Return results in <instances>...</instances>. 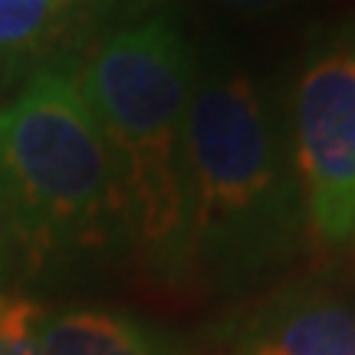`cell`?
<instances>
[{"label":"cell","instance_id":"obj_3","mask_svg":"<svg viewBox=\"0 0 355 355\" xmlns=\"http://www.w3.org/2000/svg\"><path fill=\"white\" fill-rule=\"evenodd\" d=\"M188 243L220 257L257 254L290 211L279 139L254 79L194 76L184 115Z\"/></svg>","mask_w":355,"mask_h":355},{"label":"cell","instance_id":"obj_9","mask_svg":"<svg viewBox=\"0 0 355 355\" xmlns=\"http://www.w3.org/2000/svg\"><path fill=\"white\" fill-rule=\"evenodd\" d=\"M13 243H17V234H13L10 214H7V204H3V198H0V277H3V273H7V266H10Z\"/></svg>","mask_w":355,"mask_h":355},{"label":"cell","instance_id":"obj_2","mask_svg":"<svg viewBox=\"0 0 355 355\" xmlns=\"http://www.w3.org/2000/svg\"><path fill=\"white\" fill-rule=\"evenodd\" d=\"M0 198L33 250L96 247L125 230L115 168L83 76L50 66L0 109Z\"/></svg>","mask_w":355,"mask_h":355},{"label":"cell","instance_id":"obj_7","mask_svg":"<svg viewBox=\"0 0 355 355\" xmlns=\"http://www.w3.org/2000/svg\"><path fill=\"white\" fill-rule=\"evenodd\" d=\"M73 0H0V60L24 63L60 30Z\"/></svg>","mask_w":355,"mask_h":355},{"label":"cell","instance_id":"obj_1","mask_svg":"<svg viewBox=\"0 0 355 355\" xmlns=\"http://www.w3.org/2000/svg\"><path fill=\"white\" fill-rule=\"evenodd\" d=\"M194 56L168 20L125 26L99 46L83 89L109 148L125 234L152 263L188 247L184 115Z\"/></svg>","mask_w":355,"mask_h":355},{"label":"cell","instance_id":"obj_5","mask_svg":"<svg viewBox=\"0 0 355 355\" xmlns=\"http://www.w3.org/2000/svg\"><path fill=\"white\" fill-rule=\"evenodd\" d=\"M247 355H355V309L332 300L293 306L257 336Z\"/></svg>","mask_w":355,"mask_h":355},{"label":"cell","instance_id":"obj_6","mask_svg":"<svg viewBox=\"0 0 355 355\" xmlns=\"http://www.w3.org/2000/svg\"><path fill=\"white\" fill-rule=\"evenodd\" d=\"M40 349L43 355H155L139 322L96 309H76L43 322Z\"/></svg>","mask_w":355,"mask_h":355},{"label":"cell","instance_id":"obj_8","mask_svg":"<svg viewBox=\"0 0 355 355\" xmlns=\"http://www.w3.org/2000/svg\"><path fill=\"white\" fill-rule=\"evenodd\" d=\"M43 313L24 296L0 293V355H43L40 349Z\"/></svg>","mask_w":355,"mask_h":355},{"label":"cell","instance_id":"obj_4","mask_svg":"<svg viewBox=\"0 0 355 355\" xmlns=\"http://www.w3.org/2000/svg\"><path fill=\"white\" fill-rule=\"evenodd\" d=\"M293 162L322 241H355V26L319 40L296 83Z\"/></svg>","mask_w":355,"mask_h":355},{"label":"cell","instance_id":"obj_10","mask_svg":"<svg viewBox=\"0 0 355 355\" xmlns=\"http://www.w3.org/2000/svg\"><path fill=\"white\" fill-rule=\"evenodd\" d=\"M220 3H227V7H234V10L263 13V10H277L279 3H286V0H220Z\"/></svg>","mask_w":355,"mask_h":355}]
</instances>
